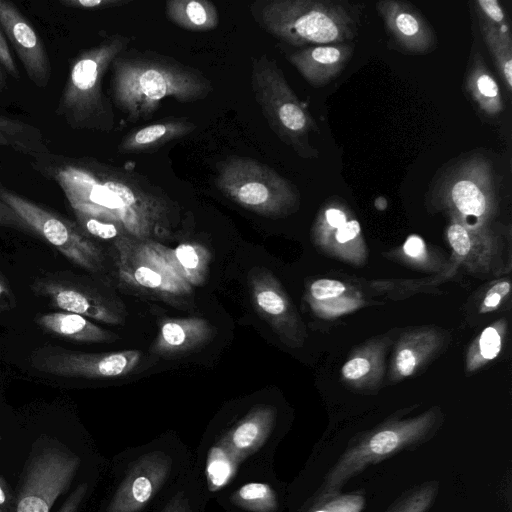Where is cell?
Here are the masks:
<instances>
[{
    "label": "cell",
    "instance_id": "14",
    "mask_svg": "<svg viewBox=\"0 0 512 512\" xmlns=\"http://www.w3.org/2000/svg\"><path fill=\"white\" fill-rule=\"evenodd\" d=\"M141 359L139 350L87 353L51 344L36 348L31 366L43 373L61 377L113 378L129 374Z\"/></svg>",
    "mask_w": 512,
    "mask_h": 512
},
{
    "label": "cell",
    "instance_id": "15",
    "mask_svg": "<svg viewBox=\"0 0 512 512\" xmlns=\"http://www.w3.org/2000/svg\"><path fill=\"white\" fill-rule=\"evenodd\" d=\"M247 282L258 315L285 344L302 347L307 337L305 325L275 275L264 267H254L248 273Z\"/></svg>",
    "mask_w": 512,
    "mask_h": 512
},
{
    "label": "cell",
    "instance_id": "9",
    "mask_svg": "<svg viewBox=\"0 0 512 512\" xmlns=\"http://www.w3.org/2000/svg\"><path fill=\"white\" fill-rule=\"evenodd\" d=\"M216 186L239 206L265 217L287 216L300 203L299 193L291 182L249 157L233 156L220 163Z\"/></svg>",
    "mask_w": 512,
    "mask_h": 512
},
{
    "label": "cell",
    "instance_id": "8",
    "mask_svg": "<svg viewBox=\"0 0 512 512\" xmlns=\"http://www.w3.org/2000/svg\"><path fill=\"white\" fill-rule=\"evenodd\" d=\"M252 88L255 99L274 133L300 157L314 159L318 150L309 136L318 126L289 86L277 63L267 56L254 60Z\"/></svg>",
    "mask_w": 512,
    "mask_h": 512
},
{
    "label": "cell",
    "instance_id": "28",
    "mask_svg": "<svg viewBox=\"0 0 512 512\" xmlns=\"http://www.w3.org/2000/svg\"><path fill=\"white\" fill-rule=\"evenodd\" d=\"M208 502L205 486L194 464L149 512H205Z\"/></svg>",
    "mask_w": 512,
    "mask_h": 512
},
{
    "label": "cell",
    "instance_id": "41",
    "mask_svg": "<svg viewBox=\"0 0 512 512\" xmlns=\"http://www.w3.org/2000/svg\"><path fill=\"white\" fill-rule=\"evenodd\" d=\"M0 227L11 228L32 234L33 231L23 218L0 199Z\"/></svg>",
    "mask_w": 512,
    "mask_h": 512
},
{
    "label": "cell",
    "instance_id": "12",
    "mask_svg": "<svg viewBox=\"0 0 512 512\" xmlns=\"http://www.w3.org/2000/svg\"><path fill=\"white\" fill-rule=\"evenodd\" d=\"M114 246L119 277L131 288L163 298L191 292V286L170 268L152 241L122 234L115 239Z\"/></svg>",
    "mask_w": 512,
    "mask_h": 512
},
{
    "label": "cell",
    "instance_id": "44",
    "mask_svg": "<svg viewBox=\"0 0 512 512\" xmlns=\"http://www.w3.org/2000/svg\"><path fill=\"white\" fill-rule=\"evenodd\" d=\"M16 297L8 280L0 272V312L12 310L16 307Z\"/></svg>",
    "mask_w": 512,
    "mask_h": 512
},
{
    "label": "cell",
    "instance_id": "30",
    "mask_svg": "<svg viewBox=\"0 0 512 512\" xmlns=\"http://www.w3.org/2000/svg\"><path fill=\"white\" fill-rule=\"evenodd\" d=\"M166 14L176 25L191 31L214 29L219 22L215 5L207 0H170Z\"/></svg>",
    "mask_w": 512,
    "mask_h": 512
},
{
    "label": "cell",
    "instance_id": "7",
    "mask_svg": "<svg viewBox=\"0 0 512 512\" xmlns=\"http://www.w3.org/2000/svg\"><path fill=\"white\" fill-rule=\"evenodd\" d=\"M128 43L129 38L113 35L73 58L55 110L70 128L96 131L113 128L114 115L102 82L107 69Z\"/></svg>",
    "mask_w": 512,
    "mask_h": 512
},
{
    "label": "cell",
    "instance_id": "40",
    "mask_svg": "<svg viewBox=\"0 0 512 512\" xmlns=\"http://www.w3.org/2000/svg\"><path fill=\"white\" fill-rule=\"evenodd\" d=\"M511 284L507 280L495 283L486 293L480 307L481 313L493 311L499 307L503 299L509 295Z\"/></svg>",
    "mask_w": 512,
    "mask_h": 512
},
{
    "label": "cell",
    "instance_id": "47",
    "mask_svg": "<svg viewBox=\"0 0 512 512\" xmlns=\"http://www.w3.org/2000/svg\"><path fill=\"white\" fill-rule=\"evenodd\" d=\"M0 441H1V435H0Z\"/></svg>",
    "mask_w": 512,
    "mask_h": 512
},
{
    "label": "cell",
    "instance_id": "38",
    "mask_svg": "<svg viewBox=\"0 0 512 512\" xmlns=\"http://www.w3.org/2000/svg\"><path fill=\"white\" fill-rule=\"evenodd\" d=\"M79 225L89 234L101 239L118 238L121 230L114 224L85 216H76Z\"/></svg>",
    "mask_w": 512,
    "mask_h": 512
},
{
    "label": "cell",
    "instance_id": "13",
    "mask_svg": "<svg viewBox=\"0 0 512 512\" xmlns=\"http://www.w3.org/2000/svg\"><path fill=\"white\" fill-rule=\"evenodd\" d=\"M30 287L35 295L47 299L52 307L61 311L111 325H120L125 320L118 301L74 273H47L36 278Z\"/></svg>",
    "mask_w": 512,
    "mask_h": 512
},
{
    "label": "cell",
    "instance_id": "32",
    "mask_svg": "<svg viewBox=\"0 0 512 512\" xmlns=\"http://www.w3.org/2000/svg\"><path fill=\"white\" fill-rule=\"evenodd\" d=\"M506 330L507 322L501 319L486 327L478 335L467 352L466 370L468 372H475L499 355Z\"/></svg>",
    "mask_w": 512,
    "mask_h": 512
},
{
    "label": "cell",
    "instance_id": "5",
    "mask_svg": "<svg viewBox=\"0 0 512 512\" xmlns=\"http://www.w3.org/2000/svg\"><path fill=\"white\" fill-rule=\"evenodd\" d=\"M111 66L113 100L129 121L149 118L164 98L192 102L212 90L201 73L173 60L120 54Z\"/></svg>",
    "mask_w": 512,
    "mask_h": 512
},
{
    "label": "cell",
    "instance_id": "31",
    "mask_svg": "<svg viewBox=\"0 0 512 512\" xmlns=\"http://www.w3.org/2000/svg\"><path fill=\"white\" fill-rule=\"evenodd\" d=\"M316 244L340 258L356 264H361L366 256L361 225L354 216Z\"/></svg>",
    "mask_w": 512,
    "mask_h": 512
},
{
    "label": "cell",
    "instance_id": "42",
    "mask_svg": "<svg viewBox=\"0 0 512 512\" xmlns=\"http://www.w3.org/2000/svg\"><path fill=\"white\" fill-rule=\"evenodd\" d=\"M130 0H60L59 3L67 8L81 10H99L124 5Z\"/></svg>",
    "mask_w": 512,
    "mask_h": 512
},
{
    "label": "cell",
    "instance_id": "24",
    "mask_svg": "<svg viewBox=\"0 0 512 512\" xmlns=\"http://www.w3.org/2000/svg\"><path fill=\"white\" fill-rule=\"evenodd\" d=\"M465 90L477 109L487 118L496 119L503 113L501 90L479 53L470 59L465 77Z\"/></svg>",
    "mask_w": 512,
    "mask_h": 512
},
{
    "label": "cell",
    "instance_id": "16",
    "mask_svg": "<svg viewBox=\"0 0 512 512\" xmlns=\"http://www.w3.org/2000/svg\"><path fill=\"white\" fill-rule=\"evenodd\" d=\"M0 26L29 80L38 88H46L52 77L49 54L32 24L9 0H0Z\"/></svg>",
    "mask_w": 512,
    "mask_h": 512
},
{
    "label": "cell",
    "instance_id": "10",
    "mask_svg": "<svg viewBox=\"0 0 512 512\" xmlns=\"http://www.w3.org/2000/svg\"><path fill=\"white\" fill-rule=\"evenodd\" d=\"M80 466L81 458L70 450L59 446L37 448L21 474L13 512H50Z\"/></svg>",
    "mask_w": 512,
    "mask_h": 512
},
{
    "label": "cell",
    "instance_id": "46",
    "mask_svg": "<svg viewBox=\"0 0 512 512\" xmlns=\"http://www.w3.org/2000/svg\"><path fill=\"white\" fill-rule=\"evenodd\" d=\"M15 497H13L6 481L0 477V512H13Z\"/></svg>",
    "mask_w": 512,
    "mask_h": 512
},
{
    "label": "cell",
    "instance_id": "4",
    "mask_svg": "<svg viewBox=\"0 0 512 512\" xmlns=\"http://www.w3.org/2000/svg\"><path fill=\"white\" fill-rule=\"evenodd\" d=\"M496 184L489 159L472 154L443 172L433 189L432 200L450 221L464 227L505 265L504 241L493 227L499 213Z\"/></svg>",
    "mask_w": 512,
    "mask_h": 512
},
{
    "label": "cell",
    "instance_id": "11",
    "mask_svg": "<svg viewBox=\"0 0 512 512\" xmlns=\"http://www.w3.org/2000/svg\"><path fill=\"white\" fill-rule=\"evenodd\" d=\"M0 199L70 262L90 272L102 268V251L73 222L2 184Z\"/></svg>",
    "mask_w": 512,
    "mask_h": 512
},
{
    "label": "cell",
    "instance_id": "37",
    "mask_svg": "<svg viewBox=\"0 0 512 512\" xmlns=\"http://www.w3.org/2000/svg\"><path fill=\"white\" fill-rule=\"evenodd\" d=\"M404 255L416 265L431 266L430 254L425 241L418 235L409 236L402 247Z\"/></svg>",
    "mask_w": 512,
    "mask_h": 512
},
{
    "label": "cell",
    "instance_id": "23",
    "mask_svg": "<svg viewBox=\"0 0 512 512\" xmlns=\"http://www.w3.org/2000/svg\"><path fill=\"white\" fill-rule=\"evenodd\" d=\"M44 331L69 341L81 343H110L119 337L94 324L88 318L65 311L50 312L35 318Z\"/></svg>",
    "mask_w": 512,
    "mask_h": 512
},
{
    "label": "cell",
    "instance_id": "29",
    "mask_svg": "<svg viewBox=\"0 0 512 512\" xmlns=\"http://www.w3.org/2000/svg\"><path fill=\"white\" fill-rule=\"evenodd\" d=\"M0 146L32 158L50 152L40 128L0 114Z\"/></svg>",
    "mask_w": 512,
    "mask_h": 512
},
{
    "label": "cell",
    "instance_id": "2",
    "mask_svg": "<svg viewBox=\"0 0 512 512\" xmlns=\"http://www.w3.org/2000/svg\"><path fill=\"white\" fill-rule=\"evenodd\" d=\"M277 440L278 409L268 403L210 427L193 454L209 500L239 476L272 469Z\"/></svg>",
    "mask_w": 512,
    "mask_h": 512
},
{
    "label": "cell",
    "instance_id": "33",
    "mask_svg": "<svg viewBox=\"0 0 512 512\" xmlns=\"http://www.w3.org/2000/svg\"><path fill=\"white\" fill-rule=\"evenodd\" d=\"M483 40L491 54L504 86L512 91V42L502 38L494 29L480 23Z\"/></svg>",
    "mask_w": 512,
    "mask_h": 512
},
{
    "label": "cell",
    "instance_id": "3",
    "mask_svg": "<svg viewBox=\"0 0 512 512\" xmlns=\"http://www.w3.org/2000/svg\"><path fill=\"white\" fill-rule=\"evenodd\" d=\"M193 466L191 450L174 435L129 447L115 459L113 485L101 512H149Z\"/></svg>",
    "mask_w": 512,
    "mask_h": 512
},
{
    "label": "cell",
    "instance_id": "17",
    "mask_svg": "<svg viewBox=\"0 0 512 512\" xmlns=\"http://www.w3.org/2000/svg\"><path fill=\"white\" fill-rule=\"evenodd\" d=\"M228 512H281V488L273 469L235 478L213 498Z\"/></svg>",
    "mask_w": 512,
    "mask_h": 512
},
{
    "label": "cell",
    "instance_id": "1",
    "mask_svg": "<svg viewBox=\"0 0 512 512\" xmlns=\"http://www.w3.org/2000/svg\"><path fill=\"white\" fill-rule=\"evenodd\" d=\"M32 166L62 189L75 216L111 223L138 240L166 228L167 202L132 177L95 160L51 152L33 158Z\"/></svg>",
    "mask_w": 512,
    "mask_h": 512
},
{
    "label": "cell",
    "instance_id": "26",
    "mask_svg": "<svg viewBox=\"0 0 512 512\" xmlns=\"http://www.w3.org/2000/svg\"><path fill=\"white\" fill-rule=\"evenodd\" d=\"M446 237L456 260L473 273H503L507 270L487 249L464 227L450 221Z\"/></svg>",
    "mask_w": 512,
    "mask_h": 512
},
{
    "label": "cell",
    "instance_id": "35",
    "mask_svg": "<svg viewBox=\"0 0 512 512\" xmlns=\"http://www.w3.org/2000/svg\"><path fill=\"white\" fill-rule=\"evenodd\" d=\"M346 291L347 287L343 282L326 278L313 281L309 287V295L314 303L336 299Z\"/></svg>",
    "mask_w": 512,
    "mask_h": 512
},
{
    "label": "cell",
    "instance_id": "20",
    "mask_svg": "<svg viewBox=\"0 0 512 512\" xmlns=\"http://www.w3.org/2000/svg\"><path fill=\"white\" fill-rule=\"evenodd\" d=\"M445 339V334L434 327H421L404 333L395 346L390 379L401 381L415 374L443 347Z\"/></svg>",
    "mask_w": 512,
    "mask_h": 512
},
{
    "label": "cell",
    "instance_id": "43",
    "mask_svg": "<svg viewBox=\"0 0 512 512\" xmlns=\"http://www.w3.org/2000/svg\"><path fill=\"white\" fill-rule=\"evenodd\" d=\"M90 489L88 482H82L76 486L65 500L58 512H78Z\"/></svg>",
    "mask_w": 512,
    "mask_h": 512
},
{
    "label": "cell",
    "instance_id": "22",
    "mask_svg": "<svg viewBox=\"0 0 512 512\" xmlns=\"http://www.w3.org/2000/svg\"><path fill=\"white\" fill-rule=\"evenodd\" d=\"M389 339L367 342L345 361L341 368L343 380L356 388H373L381 382Z\"/></svg>",
    "mask_w": 512,
    "mask_h": 512
},
{
    "label": "cell",
    "instance_id": "6",
    "mask_svg": "<svg viewBox=\"0 0 512 512\" xmlns=\"http://www.w3.org/2000/svg\"><path fill=\"white\" fill-rule=\"evenodd\" d=\"M364 5L346 0H271L255 18L274 37L301 47L338 44L359 32Z\"/></svg>",
    "mask_w": 512,
    "mask_h": 512
},
{
    "label": "cell",
    "instance_id": "18",
    "mask_svg": "<svg viewBox=\"0 0 512 512\" xmlns=\"http://www.w3.org/2000/svg\"><path fill=\"white\" fill-rule=\"evenodd\" d=\"M376 9L388 33L405 52L427 54L437 44L433 28L421 12L411 3L402 0H382Z\"/></svg>",
    "mask_w": 512,
    "mask_h": 512
},
{
    "label": "cell",
    "instance_id": "36",
    "mask_svg": "<svg viewBox=\"0 0 512 512\" xmlns=\"http://www.w3.org/2000/svg\"><path fill=\"white\" fill-rule=\"evenodd\" d=\"M9 78L18 80L20 73L0 26V92L6 89Z\"/></svg>",
    "mask_w": 512,
    "mask_h": 512
},
{
    "label": "cell",
    "instance_id": "39",
    "mask_svg": "<svg viewBox=\"0 0 512 512\" xmlns=\"http://www.w3.org/2000/svg\"><path fill=\"white\" fill-rule=\"evenodd\" d=\"M401 434L395 430H383L375 434L369 442V449L377 455L392 452L400 443Z\"/></svg>",
    "mask_w": 512,
    "mask_h": 512
},
{
    "label": "cell",
    "instance_id": "34",
    "mask_svg": "<svg viewBox=\"0 0 512 512\" xmlns=\"http://www.w3.org/2000/svg\"><path fill=\"white\" fill-rule=\"evenodd\" d=\"M474 5L480 23L489 26L502 38L512 42L509 19L498 0H476Z\"/></svg>",
    "mask_w": 512,
    "mask_h": 512
},
{
    "label": "cell",
    "instance_id": "19",
    "mask_svg": "<svg viewBox=\"0 0 512 512\" xmlns=\"http://www.w3.org/2000/svg\"><path fill=\"white\" fill-rule=\"evenodd\" d=\"M353 52L354 45L347 43L316 45L290 54L288 60L310 85L321 87L342 73Z\"/></svg>",
    "mask_w": 512,
    "mask_h": 512
},
{
    "label": "cell",
    "instance_id": "21",
    "mask_svg": "<svg viewBox=\"0 0 512 512\" xmlns=\"http://www.w3.org/2000/svg\"><path fill=\"white\" fill-rule=\"evenodd\" d=\"M214 335V327L202 317L165 319L151 350L160 357L176 356L202 347Z\"/></svg>",
    "mask_w": 512,
    "mask_h": 512
},
{
    "label": "cell",
    "instance_id": "27",
    "mask_svg": "<svg viewBox=\"0 0 512 512\" xmlns=\"http://www.w3.org/2000/svg\"><path fill=\"white\" fill-rule=\"evenodd\" d=\"M152 244L170 268L191 287L205 281L211 259L206 247L198 243H181L175 248Z\"/></svg>",
    "mask_w": 512,
    "mask_h": 512
},
{
    "label": "cell",
    "instance_id": "45",
    "mask_svg": "<svg viewBox=\"0 0 512 512\" xmlns=\"http://www.w3.org/2000/svg\"><path fill=\"white\" fill-rule=\"evenodd\" d=\"M329 509L316 510L315 512H359L362 503L359 498H347L333 503Z\"/></svg>",
    "mask_w": 512,
    "mask_h": 512
},
{
    "label": "cell",
    "instance_id": "25",
    "mask_svg": "<svg viewBox=\"0 0 512 512\" xmlns=\"http://www.w3.org/2000/svg\"><path fill=\"white\" fill-rule=\"evenodd\" d=\"M196 126L188 118H167L127 134L119 144L121 153H142L155 150L164 144L182 138Z\"/></svg>",
    "mask_w": 512,
    "mask_h": 512
}]
</instances>
